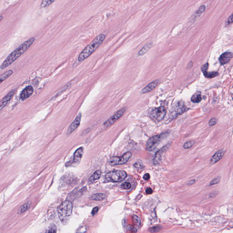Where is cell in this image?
I'll list each match as a JSON object with an SVG mask.
<instances>
[{
	"label": "cell",
	"instance_id": "cell-1",
	"mask_svg": "<svg viewBox=\"0 0 233 233\" xmlns=\"http://www.w3.org/2000/svg\"><path fill=\"white\" fill-rule=\"evenodd\" d=\"M35 40V38L31 37L21 44L7 57V58L1 64V69H5L20 58L33 44Z\"/></svg>",
	"mask_w": 233,
	"mask_h": 233
},
{
	"label": "cell",
	"instance_id": "cell-2",
	"mask_svg": "<svg viewBox=\"0 0 233 233\" xmlns=\"http://www.w3.org/2000/svg\"><path fill=\"white\" fill-rule=\"evenodd\" d=\"M105 37L106 36L103 34H100L97 36L93 41L88 45L80 53L78 58L79 61H83L92 55L103 43L105 40Z\"/></svg>",
	"mask_w": 233,
	"mask_h": 233
},
{
	"label": "cell",
	"instance_id": "cell-3",
	"mask_svg": "<svg viewBox=\"0 0 233 233\" xmlns=\"http://www.w3.org/2000/svg\"><path fill=\"white\" fill-rule=\"evenodd\" d=\"M73 205L71 201L67 200L61 204L58 208V214L61 223L66 224L68 222L73 211Z\"/></svg>",
	"mask_w": 233,
	"mask_h": 233
},
{
	"label": "cell",
	"instance_id": "cell-4",
	"mask_svg": "<svg viewBox=\"0 0 233 233\" xmlns=\"http://www.w3.org/2000/svg\"><path fill=\"white\" fill-rule=\"evenodd\" d=\"M127 176V174L125 171L122 170H115L110 171L106 175L107 181L111 182H120L123 181Z\"/></svg>",
	"mask_w": 233,
	"mask_h": 233
},
{
	"label": "cell",
	"instance_id": "cell-5",
	"mask_svg": "<svg viewBox=\"0 0 233 233\" xmlns=\"http://www.w3.org/2000/svg\"><path fill=\"white\" fill-rule=\"evenodd\" d=\"M186 107L184 102L179 101L174 105L170 114V118L174 119L178 116L182 114L186 110Z\"/></svg>",
	"mask_w": 233,
	"mask_h": 233
},
{
	"label": "cell",
	"instance_id": "cell-6",
	"mask_svg": "<svg viewBox=\"0 0 233 233\" xmlns=\"http://www.w3.org/2000/svg\"><path fill=\"white\" fill-rule=\"evenodd\" d=\"M166 113V109L164 107H160L152 110L149 116L153 120L160 122L164 118Z\"/></svg>",
	"mask_w": 233,
	"mask_h": 233
},
{
	"label": "cell",
	"instance_id": "cell-7",
	"mask_svg": "<svg viewBox=\"0 0 233 233\" xmlns=\"http://www.w3.org/2000/svg\"><path fill=\"white\" fill-rule=\"evenodd\" d=\"M132 156L131 152H127L121 157H113L111 158L109 163L111 165H120L126 163Z\"/></svg>",
	"mask_w": 233,
	"mask_h": 233
},
{
	"label": "cell",
	"instance_id": "cell-8",
	"mask_svg": "<svg viewBox=\"0 0 233 233\" xmlns=\"http://www.w3.org/2000/svg\"><path fill=\"white\" fill-rule=\"evenodd\" d=\"M162 139V134L157 135L151 137L147 143L146 149L148 151H152L156 148L159 143Z\"/></svg>",
	"mask_w": 233,
	"mask_h": 233
},
{
	"label": "cell",
	"instance_id": "cell-9",
	"mask_svg": "<svg viewBox=\"0 0 233 233\" xmlns=\"http://www.w3.org/2000/svg\"><path fill=\"white\" fill-rule=\"evenodd\" d=\"M126 109L127 107H124L123 109L118 110L117 112L115 113V114L112 116L107 121L104 123V126L106 127H109L113 124L116 121H117L124 114Z\"/></svg>",
	"mask_w": 233,
	"mask_h": 233
},
{
	"label": "cell",
	"instance_id": "cell-10",
	"mask_svg": "<svg viewBox=\"0 0 233 233\" xmlns=\"http://www.w3.org/2000/svg\"><path fill=\"white\" fill-rule=\"evenodd\" d=\"M81 118L82 114L80 113L77 115V117L76 118L75 120L70 124V126L69 127L68 130H67V134H71L74 131H75L76 128L79 126L80 124Z\"/></svg>",
	"mask_w": 233,
	"mask_h": 233
},
{
	"label": "cell",
	"instance_id": "cell-11",
	"mask_svg": "<svg viewBox=\"0 0 233 233\" xmlns=\"http://www.w3.org/2000/svg\"><path fill=\"white\" fill-rule=\"evenodd\" d=\"M209 63H206L202 65L201 67V70L203 72L205 77L208 79H213L214 77H216L219 75L218 72H208Z\"/></svg>",
	"mask_w": 233,
	"mask_h": 233
},
{
	"label": "cell",
	"instance_id": "cell-12",
	"mask_svg": "<svg viewBox=\"0 0 233 233\" xmlns=\"http://www.w3.org/2000/svg\"><path fill=\"white\" fill-rule=\"evenodd\" d=\"M33 87L31 86H28L24 89L22 91L20 94V98L22 100H25V99L31 96L33 94Z\"/></svg>",
	"mask_w": 233,
	"mask_h": 233
},
{
	"label": "cell",
	"instance_id": "cell-13",
	"mask_svg": "<svg viewBox=\"0 0 233 233\" xmlns=\"http://www.w3.org/2000/svg\"><path fill=\"white\" fill-rule=\"evenodd\" d=\"M15 92V90L14 89H13L12 90L10 91V92L5 97H3V99L1 100V103H0V109L1 110L9 102L11 98H12V96L14 94Z\"/></svg>",
	"mask_w": 233,
	"mask_h": 233
},
{
	"label": "cell",
	"instance_id": "cell-14",
	"mask_svg": "<svg viewBox=\"0 0 233 233\" xmlns=\"http://www.w3.org/2000/svg\"><path fill=\"white\" fill-rule=\"evenodd\" d=\"M84 153V148L83 147H81L77 149L74 153L73 159V164H78L81 161Z\"/></svg>",
	"mask_w": 233,
	"mask_h": 233
},
{
	"label": "cell",
	"instance_id": "cell-15",
	"mask_svg": "<svg viewBox=\"0 0 233 233\" xmlns=\"http://www.w3.org/2000/svg\"><path fill=\"white\" fill-rule=\"evenodd\" d=\"M233 58V53L230 52H226L222 54L219 58L220 63L222 65H225L229 62Z\"/></svg>",
	"mask_w": 233,
	"mask_h": 233
},
{
	"label": "cell",
	"instance_id": "cell-16",
	"mask_svg": "<svg viewBox=\"0 0 233 233\" xmlns=\"http://www.w3.org/2000/svg\"><path fill=\"white\" fill-rule=\"evenodd\" d=\"M225 154V151L223 149H220L214 154L210 160V163L214 164L221 160Z\"/></svg>",
	"mask_w": 233,
	"mask_h": 233
},
{
	"label": "cell",
	"instance_id": "cell-17",
	"mask_svg": "<svg viewBox=\"0 0 233 233\" xmlns=\"http://www.w3.org/2000/svg\"><path fill=\"white\" fill-rule=\"evenodd\" d=\"M158 83H159V82H158V81H154L152 82L151 83H149L148 85H147L142 90V94H146V93L150 92V91L154 90L155 88L157 87Z\"/></svg>",
	"mask_w": 233,
	"mask_h": 233
},
{
	"label": "cell",
	"instance_id": "cell-18",
	"mask_svg": "<svg viewBox=\"0 0 233 233\" xmlns=\"http://www.w3.org/2000/svg\"><path fill=\"white\" fill-rule=\"evenodd\" d=\"M153 46L152 43H149L147 44L144 46L138 52V55L139 56H143L148 52V51Z\"/></svg>",
	"mask_w": 233,
	"mask_h": 233
},
{
	"label": "cell",
	"instance_id": "cell-19",
	"mask_svg": "<svg viewBox=\"0 0 233 233\" xmlns=\"http://www.w3.org/2000/svg\"><path fill=\"white\" fill-rule=\"evenodd\" d=\"M101 175V172L100 170H97L93 174L92 176L90 178L89 182V184H92L96 180H98L100 178Z\"/></svg>",
	"mask_w": 233,
	"mask_h": 233
},
{
	"label": "cell",
	"instance_id": "cell-20",
	"mask_svg": "<svg viewBox=\"0 0 233 233\" xmlns=\"http://www.w3.org/2000/svg\"><path fill=\"white\" fill-rule=\"evenodd\" d=\"M105 195L104 193H97L94 194L90 197L91 200H95V201H102L105 198Z\"/></svg>",
	"mask_w": 233,
	"mask_h": 233
},
{
	"label": "cell",
	"instance_id": "cell-21",
	"mask_svg": "<svg viewBox=\"0 0 233 233\" xmlns=\"http://www.w3.org/2000/svg\"><path fill=\"white\" fill-rule=\"evenodd\" d=\"M206 9L205 5H203L202 6H200L199 7V8L197 10L196 12L195 13V15L193 16L194 17H193V19H197L198 17L200 16L201 15L203 12L205 11Z\"/></svg>",
	"mask_w": 233,
	"mask_h": 233
},
{
	"label": "cell",
	"instance_id": "cell-22",
	"mask_svg": "<svg viewBox=\"0 0 233 233\" xmlns=\"http://www.w3.org/2000/svg\"><path fill=\"white\" fill-rule=\"evenodd\" d=\"M165 147H164L163 148L161 149V150L156 153L154 160V163L157 164L160 160L161 159L162 154L163 152H164V150L166 149L165 148Z\"/></svg>",
	"mask_w": 233,
	"mask_h": 233
},
{
	"label": "cell",
	"instance_id": "cell-23",
	"mask_svg": "<svg viewBox=\"0 0 233 233\" xmlns=\"http://www.w3.org/2000/svg\"><path fill=\"white\" fill-rule=\"evenodd\" d=\"M13 73V72L12 70H10L1 74V76H0L1 83H2L4 81L6 80L10 76L12 75Z\"/></svg>",
	"mask_w": 233,
	"mask_h": 233
},
{
	"label": "cell",
	"instance_id": "cell-24",
	"mask_svg": "<svg viewBox=\"0 0 233 233\" xmlns=\"http://www.w3.org/2000/svg\"><path fill=\"white\" fill-rule=\"evenodd\" d=\"M191 101L193 103H199L202 100L201 93H196L193 95L191 97Z\"/></svg>",
	"mask_w": 233,
	"mask_h": 233
},
{
	"label": "cell",
	"instance_id": "cell-25",
	"mask_svg": "<svg viewBox=\"0 0 233 233\" xmlns=\"http://www.w3.org/2000/svg\"><path fill=\"white\" fill-rule=\"evenodd\" d=\"M31 203L30 202H28L25 204L24 205H23L21 207V208L19 209V210L18 211V213L19 214H22L23 213L25 212L29 208L30 206Z\"/></svg>",
	"mask_w": 233,
	"mask_h": 233
},
{
	"label": "cell",
	"instance_id": "cell-26",
	"mask_svg": "<svg viewBox=\"0 0 233 233\" xmlns=\"http://www.w3.org/2000/svg\"><path fill=\"white\" fill-rule=\"evenodd\" d=\"M56 0H43L41 2V7L42 8H46L49 7Z\"/></svg>",
	"mask_w": 233,
	"mask_h": 233
},
{
	"label": "cell",
	"instance_id": "cell-27",
	"mask_svg": "<svg viewBox=\"0 0 233 233\" xmlns=\"http://www.w3.org/2000/svg\"><path fill=\"white\" fill-rule=\"evenodd\" d=\"M195 144V142L193 141H190L187 142L184 145V148L185 149H189L193 146Z\"/></svg>",
	"mask_w": 233,
	"mask_h": 233
},
{
	"label": "cell",
	"instance_id": "cell-28",
	"mask_svg": "<svg viewBox=\"0 0 233 233\" xmlns=\"http://www.w3.org/2000/svg\"><path fill=\"white\" fill-rule=\"evenodd\" d=\"M161 227L160 226H156L152 227L149 228V231L151 233H156V232L161 231Z\"/></svg>",
	"mask_w": 233,
	"mask_h": 233
},
{
	"label": "cell",
	"instance_id": "cell-29",
	"mask_svg": "<svg viewBox=\"0 0 233 233\" xmlns=\"http://www.w3.org/2000/svg\"><path fill=\"white\" fill-rule=\"evenodd\" d=\"M220 177H217L215 178H214V179H213V180L211 181L210 184H209V186H213V185L218 184L220 181Z\"/></svg>",
	"mask_w": 233,
	"mask_h": 233
},
{
	"label": "cell",
	"instance_id": "cell-30",
	"mask_svg": "<svg viewBox=\"0 0 233 233\" xmlns=\"http://www.w3.org/2000/svg\"><path fill=\"white\" fill-rule=\"evenodd\" d=\"M133 220L134 223H135V225L136 226H139L141 224V220H140L139 218L136 215H133Z\"/></svg>",
	"mask_w": 233,
	"mask_h": 233
},
{
	"label": "cell",
	"instance_id": "cell-31",
	"mask_svg": "<svg viewBox=\"0 0 233 233\" xmlns=\"http://www.w3.org/2000/svg\"><path fill=\"white\" fill-rule=\"evenodd\" d=\"M122 187L124 190H129L131 187V184L128 182H125L122 184Z\"/></svg>",
	"mask_w": 233,
	"mask_h": 233
},
{
	"label": "cell",
	"instance_id": "cell-32",
	"mask_svg": "<svg viewBox=\"0 0 233 233\" xmlns=\"http://www.w3.org/2000/svg\"><path fill=\"white\" fill-rule=\"evenodd\" d=\"M233 23V13L232 14V15L230 16L228 19L227 20L226 22V25H229Z\"/></svg>",
	"mask_w": 233,
	"mask_h": 233
},
{
	"label": "cell",
	"instance_id": "cell-33",
	"mask_svg": "<svg viewBox=\"0 0 233 233\" xmlns=\"http://www.w3.org/2000/svg\"><path fill=\"white\" fill-rule=\"evenodd\" d=\"M216 123H217V119L215 118H213L209 122V125L212 126L216 124Z\"/></svg>",
	"mask_w": 233,
	"mask_h": 233
},
{
	"label": "cell",
	"instance_id": "cell-34",
	"mask_svg": "<svg viewBox=\"0 0 233 233\" xmlns=\"http://www.w3.org/2000/svg\"><path fill=\"white\" fill-rule=\"evenodd\" d=\"M98 211H99V208H98V207H95V208H94V209H93V210H92V214L93 215H95L97 213V212H98Z\"/></svg>",
	"mask_w": 233,
	"mask_h": 233
},
{
	"label": "cell",
	"instance_id": "cell-35",
	"mask_svg": "<svg viewBox=\"0 0 233 233\" xmlns=\"http://www.w3.org/2000/svg\"><path fill=\"white\" fill-rule=\"evenodd\" d=\"M218 194V192L217 191H214L213 192H212L211 193L210 195V198H213V197H214L216 196H217V195Z\"/></svg>",
	"mask_w": 233,
	"mask_h": 233
},
{
	"label": "cell",
	"instance_id": "cell-36",
	"mask_svg": "<svg viewBox=\"0 0 233 233\" xmlns=\"http://www.w3.org/2000/svg\"><path fill=\"white\" fill-rule=\"evenodd\" d=\"M145 192L146 193L148 194V195H150V194H152L153 193V191L151 188H148L146 189Z\"/></svg>",
	"mask_w": 233,
	"mask_h": 233
},
{
	"label": "cell",
	"instance_id": "cell-37",
	"mask_svg": "<svg viewBox=\"0 0 233 233\" xmlns=\"http://www.w3.org/2000/svg\"><path fill=\"white\" fill-rule=\"evenodd\" d=\"M150 178V175H149V174H148V173H146V174H145V175H144V177H143V178H144V179L145 180H148V179Z\"/></svg>",
	"mask_w": 233,
	"mask_h": 233
},
{
	"label": "cell",
	"instance_id": "cell-38",
	"mask_svg": "<svg viewBox=\"0 0 233 233\" xmlns=\"http://www.w3.org/2000/svg\"><path fill=\"white\" fill-rule=\"evenodd\" d=\"M196 182V180L195 179H192L190 181H189V182L187 184V185L188 186H190V185H193Z\"/></svg>",
	"mask_w": 233,
	"mask_h": 233
},
{
	"label": "cell",
	"instance_id": "cell-39",
	"mask_svg": "<svg viewBox=\"0 0 233 233\" xmlns=\"http://www.w3.org/2000/svg\"><path fill=\"white\" fill-rule=\"evenodd\" d=\"M47 232H48V233H54V232H56V230L52 228L49 229V230H48Z\"/></svg>",
	"mask_w": 233,
	"mask_h": 233
},
{
	"label": "cell",
	"instance_id": "cell-40",
	"mask_svg": "<svg viewBox=\"0 0 233 233\" xmlns=\"http://www.w3.org/2000/svg\"><path fill=\"white\" fill-rule=\"evenodd\" d=\"M128 229H129V230H130V231H131L132 232H136V231H135V230H133V229H136L134 227H131V226H128Z\"/></svg>",
	"mask_w": 233,
	"mask_h": 233
},
{
	"label": "cell",
	"instance_id": "cell-41",
	"mask_svg": "<svg viewBox=\"0 0 233 233\" xmlns=\"http://www.w3.org/2000/svg\"><path fill=\"white\" fill-rule=\"evenodd\" d=\"M193 66V63L192 62H189V64H188V66H187V67L188 68H191Z\"/></svg>",
	"mask_w": 233,
	"mask_h": 233
},
{
	"label": "cell",
	"instance_id": "cell-42",
	"mask_svg": "<svg viewBox=\"0 0 233 233\" xmlns=\"http://www.w3.org/2000/svg\"><path fill=\"white\" fill-rule=\"evenodd\" d=\"M2 18H3V16H1V21L2 20Z\"/></svg>",
	"mask_w": 233,
	"mask_h": 233
}]
</instances>
